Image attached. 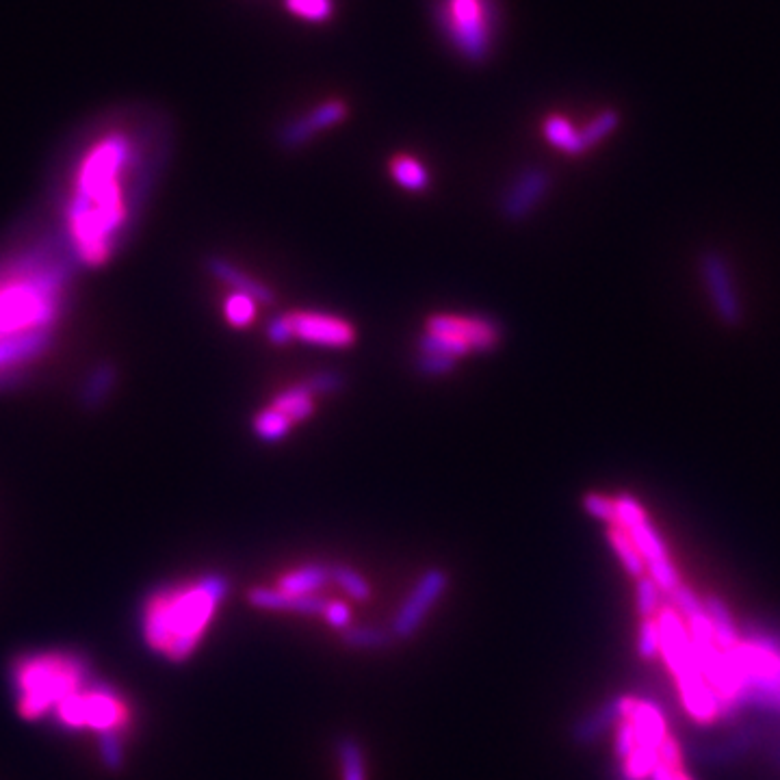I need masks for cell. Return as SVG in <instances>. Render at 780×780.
<instances>
[{"mask_svg": "<svg viewBox=\"0 0 780 780\" xmlns=\"http://www.w3.org/2000/svg\"><path fill=\"white\" fill-rule=\"evenodd\" d=\"M341 633L343 644L354 650H382L395 642L390 629L371 627V624H349Z\"/></svg>", "mask_w": 780, "mask_h": 780, "instance_id": "23", "label": "cell"}, {"mask_svg": "<svg viewBox=\"0 0 780 780\" xmlns=\"http://www.w3.org/2000/svg\"><path fill=\"white\" fill-rule=\"evenodd\" d=\"M637 653L646 661H653L661 655V631L657 618H642L640 629H637Z\"/></svg>", "mask_w": 780, "mask_h": 780, "instance_id": "35", "label": "cell"}, {"mask_svg": "<svg viewBox=\"0 0 780 780\" xmlns=\"http://www.w3.org/2000/svg\"><path fill=\"white\" fill-rule=\"evenodd\" d=\"M302 382H304V386L310 390L312 395L323 397V395L341 393V390L347 384V377L341 371H336V369H321V371L310 373L306 380H302Z\"/></svg>", "mask_w": 780, "mask_h": 780, "instance_id": "33", "label": "cell"}, {"mask_svg": "<svg viewBox=\"0 0 780 780\" xmlns=\"http://www.w3.org/2000/svg\"><path fill=\"white\" fill-rule=\"evenodd\" d=\"M663 594L659 585L650 579L648 575L640 577L635 583V607L640 618H657L659 611L666 607L663 605Z\"/></svg>", "mask_w": 780, "mask_h": 780, "instance_id": "29", "label": "cell"}, {"mask_svg": "<svg viewBox=\"0 0 780 780\" xmlns=\"http://www.w3.org/2000/svg\"><path fill=\"white\" fill-rule=\"evenodd\" d=\"M284 7L306 22H325L334 16V0H284Z\"/></svg>", "mask_w": 780, "mask_h": 780, "instance_id": "30", "label": "cell"}, {"mask_svg": "<svg viewBox=\"0 0 780 780\" xmlns=\"http://www.w3.org/2000/svg\"><path fill=\"white\" fill-rule=\"evenodd\" d=\"M676 772H679V770H672V767L657 761V765L653 767V772H650L648 780H676Z\"/></svg>", "mask_w": 780, "mask_h": 780, "instance_id": "41", "label": "cell"}, {"mask_svg": "<svg viewBox=\"0 0 780 780\" xmlns=\"http://www.w3.org/2000/svg\"><path fill=\"white\" fill-rule=\"evenodd\" d=\"M676 780H692V778H689L683 770H679V772H676Z\"/></svg>", "mask_w": 780, "mask_h": 780, "instance_id": "42", "label": "cell"}, {"mask_svg": "<svg viewBox=\"0 0 780 780\" xmlns=\"http://www.w3.org/2000/svg\"><path fill=\"white\" fill-rule=\"evenodd\" d=\"M295 338L308 345L345 349L358 341L356 325L319 310H289Z\"/></svg>", "mask_w": 780, "mask_h": 780, "instance_id": "12", "label": "cell"}, {"mask_svg": "<svg viewBox=\"0 0 780 780\" xmlns=\"http://www.w3.org/2000/svg\"><path fill=\"white\" fill-rule=\"evenodd\" d=\"M133 159V143L124 130L98 137L76 172L70 202V226L81 256L89 263L107 258L111 234L124 221L122 176Z\"/></svg>", "mask_w": 780, "mask_h": 780, "instance_id": "1", "label": "cell"}, {"mask_svg": "<svg viewBox=\"0 0 780 780\" xmlns=\"http://www.w3.org/2000/svg\"><path fill=\"white\" fill-rule=\"evenodd\" d=\"M247 603L265 611H291V614L317 616L323 614L328 598L319 594H289L280 588H252L247 592Z\"/></svg>", "mask_w": 780, "mask_h": 780, "instance_id": "15", "label": "cell"}, {"mask_svg": "<svg viewBox=\"0 0 780 780\" xmlns=\"http://www.w3.org/2000/svg\"><path fill=\"white\" fill-rule=\"evenodd\" d=\"M698 273L715 319H718L724 328H739L746 319V312L728 258L720 250L709 247V250L700 252L698 256Z\"/></svg>", "mask_w": 780, "mask_h": 780, "instance_id": "7", "label": "cell"}, {"mask_svg": "<svg viewBox=\"0 0 780 780\" xmlns=\"http://www.w3.org/2000/svg\"><path fill=\"white\" fill-rule=\"evenodd\" d=\"M271 406L289 416L293 423H299L315 414L317 403H315V395L304 386V382H297L293 386H286L284 390H280V393L273 397Z\"/></svg>", "mask_w": 780, "mask_h": 780, "instance_id": "20", "label": "cell"}, {"mask_svg": "<svg viewBox=\"0 0 780 780\" xmlns=\"http://www.w3.org/2000/svg\"><path fill=\"white\" fill-rule=\"evenodd\" d=\"M388 172L401 189L410 193H423L429 187V172L425 165L410 154H395L388 163Z\"/></svg>", "mask_w": 780, "mask_h": 780, "instance_id": "21", "label": "cell"}, {"mask_svg": "<svg viewBox=\"0 0 780 780\" xmlns=\"http://www.w3.org/2000/svg\"><path fill=\"white\" fill-rule=\"evenodd\" d=\"M637 746V739H635V728L631 724V720H622L618 722V728H616V739H614V752L616 757L620 761H627L629 754L635 750Z\"/></svg>", "mask_w": 780, "mask_h": 780, "instance_id": "38", "label": "cell"}, {"mask_svg": "<svg viewBox=\"0 0 780 780\" xmlns=\"http://www.w3.org/2000/svg\"><path fill=\"white\" fill-rule=\"evenodd\" d=\"M614 501H616L618 525L627 531L631 540L635 542L637 551H640L646 564V575L659 585L661 592L668 598L681 585V577H679V570H676V566L672 564L670 551L666 542H663L661 533L653 523H650L642 503L637 501L633 494L620 492L616 494Z\"/></svg>", "mask_w": 780, "mask_h": 780, "instance_id": "5", "label": "cell"}, {"mask_svg": "<svg viewBox=\"0 0 780 780\" xmlns=\"http://www.w3.org/2000/svg\"><path fill=\"white\" fill-rule=\"evenodd\" d=\"M542 135L544 139L551 143L553 148H557L559 152H564L568 156H581L585 154L583 152V146H581V135H579V128L572 124L568 117L564 115H549L544 117L542 122Z\"/></svg>", "mask_w": 780, "mask_h": 780, "instance_id": "19", "label": "cell"}, {"mask_svg": "<svg viewBox=\"0 0 780 780\" xmlns=\"http://www.w3.org/2000/svg\"><path fill=\"white\" fill-rule=\"evenodd\" d=\"M228 590L230 581L217 572L195 583L156 590L143 607V642L169 661L189 659Z\"/></svg>", "mask_w": 780, "mask_h": 780, "instance_id": "2", "label": "cell"}, {"mask_svg": "<svg viewBox=\"0 0 780 780\" xmlns=\"http://www.w3.org/2000/svg\"><path fill=\"white\" fill-rule=\"evenodd\" d=\"M659 763L672 767V770H683L681 763H683V757H681V746L676 744V739L672 737H663V741L659 744Z\"/></svg>", "mask_w": 780, "mask_h": 780, "instance_id": "40", "label": "cell"}, {"mask_svg": "<svg viewBox=\"0 0 780 780\" xmlns=\"http://www.w3.org/2000/svg\"><path fill=\"white\" fill-rule=\"evenodd\" d=\"M633 705H635V698H631V696H616V698L603 702L601 707L594 709L588 715H583L581 720L572 724L570 739L575 741L577 746L594 744V741H598L607 733V728H611L622 720H627Z\"/></svg>", "mask_w": 780, "mask_h": 780, "instance_id": "13", "label": "cell"}, {"mask_svg": "<svg viewBox=\"0 0 780 780\" xmlns=\"http://www.w3.org/2000/svg\"><path fill=\"white\" fill-rule=\"evenodd\" d=\"M705 609L707 616L711 620V629H713V642L718 646L722 653H728L735 646H739V633H737V624L733 620L731 609L722 601L720 596H707L705 598Z\"/></svg>", "mask_w": 780, "mask_h": 780, "instance_id": "18", "label": "cell"}, {"mask_svg": "<svg viewBox=\"0 0 780 780\" xmlns=\"http://www.w3.org/2000/svg\"><path fill=\"white\" fill-rule=\"evenodd\" d=\"M434 22L449 48L466 63H486L499 33L494 0H434Z\"/></svg>", "mask_w": 780, "mask_h": 780, "instance_id": "4", "label": "cell"}, {"mask_svg": "<svg viewBox=\"0 0 780 780\" xmlns=\"http://www.w3.org/2000/svg\"><path fill=\"white\" fill-rule=\"evenodd\" d=\"M347 115H349V107H347L345 100H341V98L325 100V102L317 104L315 109L297 115L289 122H284L278 128L276 143L286 152H295L299 148L308 146L312 139L325 133V130H330V128L341 124Z\"/></svg>", "mask_w": 780, "mask_h": 780, "instance_id": "11", "label": "cell"}, {"mask_svg": "<svg viewBox=\"0 0 780 780\" xmlns=\"http://www.w3.org/2000/svg\"><path fill=\"white\" fill-rule=\"evenodd\" d=\"M87 663L70 653H37L22 657L13 670L18 713L24 720H42L59 702L87 685Z\"/></svg>", "mask_w": 780, "mask_h": 780, "instance_id": "3", "label": "cell"}, {"mask_svg": "<svg viewBox=\"0 0 780 780\" xmlns=\"http://www.w3.org/2000/svg\"><path fill=\"white\" fill-rule=\"evenodd\" d=\"M321 616L328 620L330 627H334L338 631H345L351 624V611L341 601H328V605H325Z\"/></svg>", "mask_w": 780, "mask_h": 780, "instance_id": "39", "label": "cell"}, {"mask_svg": "<svg viewBox=\"0 0 780 780\" xmlns=\"http://www.w3.org/2000/svg\"><path fill=\"white\" fill-rule=\"evenodd\" d=\"M416 347H419V354H436V356H449L460 360L468 354H473L471 347H468L464 341L449 334H438V332H423L416 341Z\"/></svg>", "mask_w": 780, "mask_h": 780, "instance_id": "26", "label": "cell"}, {"mask_svg": "<svg viewBox=\"0 0 780 780\" xmlns=\"http://www.w3.org/2000/svg\"><path fill=\"white\" fill-rule=\"evenodd\" d=\"M458 369V360L436 354H419L414 358V371L423 377H442Z\"/></svg>", "mask_w": 780, "mask_h": 780, "instance_id": "36", "label": "cell"}, {"mask_svg": "<svg viewBox=\"0 0 780 780\" xmlns=\"http://www.w3.org/2000/svg\"><path fill=\"white\" fill-rule=\"evenodd\" d=\"M226 319L234 328H247L256 317V302L250 295L243 293H230L224 304Z\"/></svg>", "mask_w": 780, "mask_h": 780, "instance_id": "34", "label": "cell"}, {"mask_svg": "<svg viewBox=\"0 0 780 780\" xmlns=\"http://www.w3.org/2000/svg\"><path fill=\"white\" fill-rule=\"evenodd\" d=\"M338 763H341L343 780H367V765H364V754L354 737H341L336 741Z\"/></svg>", "mask_w": 780, "mask_h": 780, "instance_id": "27", "label": "cell"}, {"mask_svg": "<svg viewBox=\"0 0 780 780\" xmlns=\"http://www.w3.org/2000/svg\"><path fill=\"white\" fill-rule=\"evenodd\" d=\"M295 423L289 419V416L282 414L280 410H276L273 406H267L265 410L256 412V416L252 419V429L256 438H260L263 442H278L282 438L289 436L291 427Z\"/></svg>", "mask_w": 780, "mask_h": 780, "instance_id": "24", "label": "cell"}, {"mask_svg": "<svg viewBox=\"0 0 780 780\" xmlns=\"http://www.w3.org/2000/svg\"><path fill=\"white\" fill-rule=\"evenodd\" d=\"M332 583L330 564H304L278 579V588L289 594H317Z\"/></svg>", "mask_w": 780, "mask_h": 780, "instance_id": "17", "label": "cell"}, {"mask_svg": "<svg viewBox=\"0 0 780 780\" xmlns=\"http://www.w3.org/2000/svg\"><path fill=\"white\" fill-rule=\"evenodd\" d=\"M425 332H438L460 338L475 354H490L503 341V325L486 315H453L436 312L425 319Z\"/></svg>", "mask_w": 780, "mask_h": 780, "instance_id": "10", "label": "cell"}, {"mask_svg": "<svg viewBox=\"0 0 780 780\" xmlns=\"http://www.w3.org/2000/svg\"><path fill=\"white\" fill-rule=\"evenodd\" d=\"M618 126H620V113L618 111L605 109L601 113H596L588 124H585L583 128H579L583 152L596 148L598 143L614 135Z\"/></svg>", "mask_w": 780, "mask_h": 780, "instance_id": "25", "label": "cell"}, {"mask_svg": "<svg viewBox=\"0 0 780 780\" xmlns=\"http://www.w3.org/2000/svg\"><path fill=\"white\" fill-rule=\"evenodd\" d=\"M607 542L611 544V549H614V553L618 555L624 572H629L633 579H640L646 575V564H644L640 551H637L635 542L620 525L607 527Z\"/></svg>", "mask_w": 780, "mask_h": 780, "instance_id": "22", "label": "cell"}, {"mask_svg": "<svg viewBox=\"0 0 780 780\" xmlns=\"http://www.w3.org/2000/svg\"><path fill=\"white\" fill-rule=\"evenodd\" d=\"M553 176L542 165H527L505 187L499 200V213L510 224H520L538 211L540 204L551 193Z\"/></svg>", "mask_w": 780, "mask_h": 780, "instance_id": "9", "label": "cell"}, {"mask_svg": "<svg viewBox=\"0 0 780 780\" xmlns=\"http://www.w3.org/2000/svg\"><path fill=\"white\" fill-rule=\"evenodd\" d=\"M581 507L585 514H590L592 518L601 520L607 527L609 525H618V514H616V501L614 497H607L603 492H583L581 497Z\"/></svg>", "mask_w": 780, "mask_h": 780, "instance_id": "32", "label": "cell"}, {"mask_svg": "<svg viewBox=\"0 0 780 780\" xmlns=\"http://www.w3.org/2000/svg\"><path fill=\"white\" fill-rule=\"evenodd\" d=\"M265 334L269 338V343H273V345H278V347L291 345L295 341V332H293V323H291L289 312H282V315H273L267 321Z\"/></svg>", "mask_w": 780, "mask_h": 780, "instance_id": "37", "label": "cell"}, {"mask_svg": "<svg viewBox=\"0 0 780 780\" xmlns=\"http://www.w3.org/2000/svg\"><path fill=\"white\" fill-rule=\"evenodd\" d=\"M657 761H659V750L635 746V750L629 754V759L622 761L624 763V778L627 780H648Z\"/></svg>", "mask_w": 780, "mask_h": 780, "instance_id": "31", "label": "cell"}, {"mask_svg": "<svg viewBox=\"0 0 780 780\" xmlns=\"http://www.w3.org/2000/svg\"><path fill=\"white\" fill-rule=\"evenodd\" d=\"M629 720L635 728L637 746L655 748L659 750V744L666 737V720L657 705L650 700H635V705L629 713Z\"/></svg>", "mask_w": 780, "mask_h": 780, "instance_id": "16", "label": "cell"}, {"mask_svg": "<svg viewBox=\"0 0 780 780\" xmlns=\"http://www.w3.org/2000/svg\"><path fill=\"white\" fill-rule=\"evenodd\" d=\"M204 267L213 278L228 284L234 293L250 295L254 302L260 306H276V302H278L276 291H273L271 286H267L265 282L252 278L250 273H245L234 263H230L228 258L213 254L204 260Z\"/></svg>", "mask_w": 780, "mask_h": 780, "instance_id": "14", "label": "cell"}, {"mask_svg": "<svg viewBox=\"0 0 780 780\" xmlns=\"http://www.w3.org/2000/svg\"><path fill=\"white\" fill-rule=\"evenodd\" d=\"M330 575L332 583L338 585L349 598H354V601H369L371 598V585L356 568L347 564H330Z\"/></svg>", "mask_w": 780, "mask_h": 780, "instance_id": "28", "label": "cell"}, {"mask_svg": "<svg viewBox=\"0 0 780 780\" xmlns=\"http://www.w3.org/2000/svg\"><path fill=\"white\" fill-rule=\"evenodd\" d=\"M449 588V575L442 568H427L421 579L416 581L406 601L401 603L397 614L390 622V633L395 642H408L421 629L432 607L440 601V596Z\"/></svg>", "mask_w": 780, "mask_h": 780, "instance_id": "8", "label": "cell"}, {"mask_svg": "<svg viewBox=\"0 0 780 780\" xmlns=\"http://www.w3.org/2000/svg\"><path fill=\"white\" fill-rule=\"evenodd\" d=\"M59 724L72 731H94L102 737L122 735L130 724V709L126 700L107 687L78 689L55 707Z\"/></svg>", "mask_w": 780, "mask_h": 780, "instance_id": "6", "label": "cell"}]
</instances>
